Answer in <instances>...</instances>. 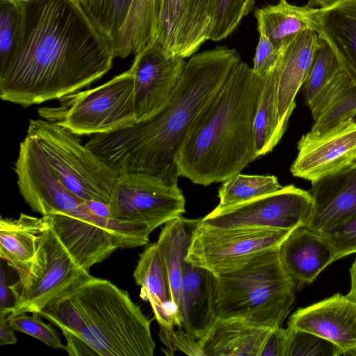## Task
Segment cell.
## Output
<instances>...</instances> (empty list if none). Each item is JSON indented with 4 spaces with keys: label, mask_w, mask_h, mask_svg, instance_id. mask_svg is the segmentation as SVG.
I'll return each mask as SVG.
<instances>
[{
    "label": "cell",
    "mask_w": 356,
    "mask_h": 356,
    "mask_svg": "<svg viewBox=\"0 0 356 356\" xmlns=\"http://www.w3.org/2000/svg\"><path fill=\"white\" fill-rule=\"evenodd\" d=\"M113 58L78 0H23L18 42L0 67V97L24 107L60 99L102 77Z\"/></svg>",
    "instance_id": "1"
},
{
    "label": "cell",
    "mask_w": 356,
    "mask_h": 356,
    "mask_svg": "<svg viewBox=\"0 0 356 356\" xmlns=\"http://www.w3.org/2000/svg\"><path fill=\"white\" fill-rule=\"evenodd\" d=\"M227 47L193 54L167 103L149 118L85 144L118 174L145 173L178 185L177 158L197 118L241 61Z\"/></svg>",
    "instance_id": "2"
},
{
    "label": "cell",
    "mask_w": 356,
    "mask_h": 356,
    "mask_svg": "<svg viewBox=\"0 0 356 356\" xmlns=\"http://www.w3.org/2000/svg\"><path fill=\"white\" fill-rule=\"evenodd\" d=\"M264 77L245 62L204 107L178 158L179 177L203 186L224 182L257 159L254 121Z\"/></svg>",
    "instance_id": "3"
},
{
    "label": "cell",
    "mask_w": 356,
    "mask_h": 356,
    "mask_svg": "<svg viewBox=\"0 0 356 356\" xmlns=\"http://www.w3.org/2000/svg\"><path fill=\"white\" fill-rule=\"evenodd\" d=\"M39 314L61 330L69 355H154L150 321L108 280L90 275Z\"/></svg>",
    "instance_id": "4"
},
{
    "label": "cell",
    "mask_w": 356,
    "mask_h": 356,
    "mask_svg": "<svg viewBox=\"0 0 356 356\" xmlns=\"http://www.w3.org/2000/svg\"><path fill=\"white\" fill-rule=\"evenodd\" d=\"M279 248L260 252L216 275L218 318L280 326L296 300L297 286L281 262Z\"/></svg>",
    "instance_id": "5"
},
{
    "label": "cell",
    "mask_w": 356,
    "mask_h": 356,
    "mask_svg": "<svg viewBox=\"0 0 356 356\" xmlns=\"http://www.w3.org/2000/svg\"><path fill=\"white\" fill-rule=\"evenodd\" d=\"M26 135L70 191L85 202L109 204L118 173L82 145L79 136L44 119H31Z\"/></svg>",
    "instance_id": "6"
},
{
    "label": "cell",
    "mask_w": 356,
    "mask_h": 356,
    "mask_svg": "<svg viewBox=\"0 0 356 356\" xmlns=\"http://www.w3.org/2000/svg\"><path fill=\"white\" fill-rule=\"evenodd\" d=\"M14 171L24 201L42 216L62 212L113 232L128 246L134 242L138 225L93 213L85 201L63 184L35 141L27 135L20 143Z\"/></svg>",
    "instance_id": "7"
},
{
    "label": "cell",
    "mask_w": 356,
    "mask_h": 356,
    "mask_svg": "<svg viewBox=\"0 0 356 356\" xmlns=\"http://www.w3.org/2000/svg\"><path fill=\"white\" fill-rule=\"evenodd\" d=\"M59 101L56 107L40 108L39 115L77 136L111 133L136 123L130 69L99 86L75 92Z\"/></svg>",
    "instance_id": "8"
},
{
    "label": "cell",
    "mask_w": 356,
    "mask_h": 356,
    "mask_svg": "<svg viewBox=\"0 0 356 356\" xmlns=\"http://www.w3.org/2000/svg\"><path fill=\"white\" fill-rule=\"evenodd\" d=\"M17 275L18 280L9 285L13 307L8 317L40 313L90 274L76 261L50 226L40 236L31 261Z\"/></svg>",
    "instance_id": "9"
},
{
    "label": "cell",
    "mask_w": 356,
    "mask_h": 356,
    "mask_svg": "<svg viewBox=\"0 0 356 356\" xmlns=\"http://www.w3.org/2000/svg\"><path fill=\"white\" fill-rule=\"evenodd\" d=\"M292 230L218 227L200 220L193 232L185 261L218 275L260 252L280 247Z\"/></svg>",
    "instance_id": "10"
},
{
    "label": "cell",
    "mask_w": 356,
    "mask_h": 356,
    "mask_svg": "<svg viewBox=\"0 0 356 356\" xmlns=\"http://www.w3.org/2000/svg\"><path fill=\"white\" fill-rule=\"evenodd\" d=\"M185 204L178 185L145 173L118 174L108 204L109 218L146 224L153 231L182 216Z\"/></svg>",
    "instance_id": "11"
},
{
    "label": "cell",
    "mask_w": 356,
    "mask_h": 356,
    "mask_svg": "<svg viewBox=\"0 0 356 356\" xmlns=\"http://www.w3.org/2000/svg\"><path fill=\"white\" fill-rule=\"evenodd\" d=\"M312 206L308 191L291 184L238 204L216 207L200 222L218 227L293 229L305 225Z\"/></svg>",
    "instance_id": "12"
},
{
    "label": "cell",
    "mask_w": 356,
    "mask_h": 356,
    "mask_svg": "<svg viewBox=\"0 0 356 356\" xmlns=\"http://www.w3.org/2000/svg\"><path fill=\"white\" fill-rule=\"evenodd\" d=\"M186 63L184 58L169 54L156 38L135 54L129 69L134 81L136 122L149 118L167 103Z\"/></svg>",
    "instance_id": "13"
},
{
    "label": "cell",
    "mask_w": 356,
    "mask_h": 356,
    "mask_svg": "<svg viewBox=\"0 0 356 356\" xmlns=\"http://www.w3.org/2000/svg\"><path fill=\"white\" fill-rule=\"evenodd\" d=\"M216 0H161L156 37L166 51L193 56L212 30Z\"/></svg>",
    "instance_id": "14"
},
{
    "label": "cell",
    "mask_w": 356,
    "mask_h": 356,
    "mask_svg": "<svg viewBox=\"0 0 356 356\" xmlns=\"http://www.w3.org/2000/svg\"><path fill=\"white\" fill-rule=\"evenodd\" d=\"M290 171L296 177L314 181L356 163V120L343 122L318 135L304 134Z\"/></svg>",
    "instance_id": "15"
},
{
    "label": "cell",
    "mask_w": 356,
    "mask_h": 356,
    "mask_svg": "<svg viewBox=\"0 0 356 356\" xmlns=\"http://www.w3.org/2000/svg\"><path fill=\"white\" fill-rule=\"evenodd\" d=\"M288 326L318 335L337 346L342 355L356 356V304L335 293L290 317Z\"/></svg>",
    "instance_id": "16"
},
{
    "label": "cell",
    "mask_w": 356,
    "mask_h": 356,
    "mask_svg": "<svg viewBox=\"0 0 356 356\" xmlns=\"http://www.w3.org/2000/svg\"><path fill=\"white\" fill-rule=\"evenodd\" d=\"M311 182L313 206L305 227L319 233L356 214V163Z\"/></svg>",
    "instance_id": "17"
},
{
    "label": "cell",
    "mask_w": 356,
    "mask_h": 356,
    "mask_svg": "<svg viewBox=\"0 0 356 356\" xmlns=\"http://www.w3.org/2000/svg\"><path fill=\"white\" fill-rule=\"evenodd\" d=\"M318 43V33L307 29L282 46L277 63V108L280 127L284 133L296 107V94L307 77Z\"/></svg>",
    "instance_id": "18"
},
{
    "label": "cell",
    "mask_w": 356,
    "mask_h": 356,
    "mask_svg": "<svg viewBox=\"0 0 356 356\" xmlns=\"http://www.w3.org/2000/svg\"><path fill=\"white\" fill-rule=\"evenodd\" d=\"M180 317L181 326L197 340L218 318L217 276L186 261L180 290Z\"/></svg>",
    "instance_id": "19"
},
{
    "label": "cell",
    "mask_w": 356,
    "mask_h": 356,
    "mask_svg": "<svg viewBox=\"0 0 356 356\" xmlns=\"http://www.w3.org/2000/svg\"><path fill=\"white\" fill-rule=\"evenodd\" d=\"M281 262L297 289L312 283L334 261L330 245L316 232L305 226L294 228L279 248Z\"/></svg>",
    "instance_id": "20"
},
{
    "label": "cell",
    "mask_w": 356,
    "mask_h": 356,
    "mask_svg": "<svg viewBox=\"0 0 356 356\" xmlns=\"http://www.w3.org/2000/svg\"><path fill=\"white\" fill-rule=\"evenodd\" d=\"M273 329L243 318H218L198 343L204 356H260Z\"/></svg>",
    "instance_id": "21"
},
{
    "label": "cell",
    "mask_w": 356,
    "mask_h": 356,
    "mask_svg": "<svg viewBox=\"0 0 356 356\" xmlns=\"http://www.w3.org/2000/svg\"><path fill=\"white\" fill-rule=\"evenodd\" d=\"M139 256L134 277L149 302L159 325L180 327L179 312L172 300L170 281L156 243L147 245Z\"/></svg>",
    "instance_id": "22"
},
{
    "label": "cell",
    "mask_w": 356,
    "mask_h": 356,
    "mask_svg": "<svg viewBox=\"0 0 356 356\" xmlns=\"http://www.w3.org/2000/svg\"><path fill=\"white\" fill-rule=\"evenodd\" d=\"M350 80L332 47L319 35L318 46L302 86L314 120Z\"/></svg>",
    "instance_id": "23"
},
{
    "label": "cell",
    "mask_w": 356,
    "mask_h": 356,
    "mask_svg": "<svg viewBox=\"0 0 356 356\" xmlns=\"http://www.w3.org/2000/svg\"><path fill=\"white\" fill-rule=\"evenodd\" d=\"M317 33L330 44L343 70L356 84V0L320 8Z\"/></svg>",
    "instance_id": "24"
},
{
    "label": "cell",
    "mask_w": 356,
    "mask_h": 356,
    "mask_svg": "<svg viewBox=\"0 0 356 356\" xmlns=\"http://www.w3.org/2000/svg\"><path fill=\"white\" fill-rule=\"evenodd\" d=\"M47 216L20 213L16 219L0 218V257L17 274L33 259L41 234L50 227Z\"/></svg>",
    "instance_id": "25"
},
{
    "label": "cell",
    "mask_w": 356,
    "mask_h": 356,
    "mask_svg": "<svg viewBox=\"0 0 356 356\" xmlns=\"http://www.w3.org/2000/svg\"><path fill=\"white\" fill-rule=\"evenodd\" d=\"M320 8L307 5L297 6L286 0L254 10L259 34L266 36L276 49H280L300 32L312 29L317 32Z\"/></svg>",
    "instance_id": "26"
},
{
    "label": "cell",
    "mask_w": 356,
    "mask_h": 356,
    "mask_svg": "<svg viewBox=\"0 0 356 356\" xmlns=\"http://www.w3.org/2000/svg\"><path fill=\"white\" fill-rule=\"evenodd\" d=\"M200 220L186 219L182 216L175 218L164 224L156 241L170 281L172 300L179 315L180 290L185 258L193 232Z\"/></svg>",
    "instance_id": "27"
},
{
    "label": "cell",
    "mask_w": 356,
    "mask_h": 356,
    "mask_svg": "<svg viewBox=\"0 0 356 356\" xmlns=\"http://www.w3.org/2000/svg\"><path fill=\"white\" fill-rule=\"evenodd\" d=\"M161 0H132L127 18L111 44L114 58L140 51L156 37Z\"/></svg>",
    "instance_id": "28"
},
{
    "label": "cell",
    "mask_w": 356,
    "mask_h": 356,
    "mask_svg": "<svg viewBox=\"0 0 356 356\" xmlns=\"http://www.w3.org/2000/svg\"><path fill=\"white\" fill-rule=\"evenodd\" d=\"M277 83V63L264 77L263 88L255 114L254 138L257 158L270 152L284 134L279 124Z\"/></svg>",
    "instance_id": "29"
},
{
    "label": "cell",
    "mask_w": 356,
    "mask_h": 356,
    "mask_svg": "<svg viewBox=\"0 0 356 356\" xmlns=\"http://www.w3.org/2000/svg\"><path fill=\"white\" fill-rule=\"evenodd\" d=\"M282 187L274 175L238 173L223 182L218 191L219 204L224 208L273 193Z\"/></svg>",
    "instance_id": "30"
},
{
    "label": "cell",
    "mask_w": 356,
    "mask_h": 356,
    "mask_svg": "<svg viewBox=\"0 0 356 356\" xmlns=\"http://www.w3.org/2000/svg\"><path fill=\"white\" fill-rule=\"evenodd\" d=\"M355 115L356 84L350 79L314 120L308 133L312 136L321 135L343 122L353 120Z\"/></svg>",
    "instance_id": "31"
},
{
    "label": "cell",
    "mask_w": 356,
    "mask_h": 356,
    "mask_svg": "<svg viewBox=\"0 0 356 356\" xmlns=\"http://www.w3.org/2000/svg\"><path fill=\"white\" fill-rule=\"evenodd\" d=\"M131 3L132 0H91L85 9L111 46L127 18Z\"/></svg>",
    "instance_id": "32"
},
{
    "label": "cell",
    "mask_w": 356,
    "mask_h": 356,
    "mask_svg": "<svg viewBox=\"0 0 356 356\" xmlns=\"http://www.w3.org/2000/svg\"><path fill=\"white\" fill-rule=\"evenodd\" d=\"M23 20V1L0 0V67L6 65L18 42Z\"/></svg>",
    "instance_id": "33"
},
{
    "label": "cell",
    "mask_w": 356,
    "mask_h": 356,
    "mask_svg": "<svg viewBox=\"0 0 356 356\" xmlns=\"http://www.w3.org/2000/svg\"><path fill=\"white\" fill-rule=\"evenodd\" d=\"M254 0H216L209 40L220 41L232 34L252 10Z\"/></svg>",
    "instance_id": "34"
},
{
    "label": "cell",
    "mask_w": 356,
    "mask_h": 356,
    "mask_svg": "<svg viewBox=\"0 0 356 356\" xmlns=\"http://www.w3.org/2000/svg\"><path fill=\"white\" fill-rule=\"evenodd\" d=\"M285 356H340L341 350L334 343L313 333L292 328L286 329Z\"/></svg>",
    "instance_id": "35"
},
{
    "label": "cell",
    "mask_w": 356,
    "mask_h": 356,
    "mask_svg": "<svg viewBox=\"0 0 356 356\" xmlns=\"http://www.w3.org/2000/svg\"><path fill=\"white\" fill-rule=\"evenodd\" d=\"M41 317L39 313H33L31 316L25 313L8 317V321L14 330L33 337L52 348L66 350V345L62 343L57 331Z\"/></svg>",
    "instance_id": "36"
},
{
    "label": "cell",
    "mask_w": 356,
    "mask_h": 356,
    "mask_svg": "<svg viewBox=\"0 0 356 356\" xmlns=\"http://www.w3.org/2000/svg\"><path fill=\"white\" fill-rule=\"evenodd\" d=\"M319 234L330 245L334 261L356 253V214Z\"/></svg>",
    "instance_id": "37"
},
{
    "label": "cell",
    "mask_w": 356,
    "mask_h": 356,
    "mask_svg": "<svg viewBox=\"0 0 356 356\" xmlns=\"http://www.w3.org/2000/svg\"><path fill=\"white\" fill-rule=\"evenodd\" d=\"M159 337L165 346L163 350L168 355L179 351L187 355L204 356L196 337L186 332L182 327H161Z\"/></svg>",
    "instance_id": "38"
},
{
    "label": "cell",
    "mask_w": 356,
    "mask_h": 356,
    "mask_svg": "<svg viewBox=\"0 0 356 356\" xmlns=\"http://www.w3.org/2000/svg\"><path fill=\"white\" fill-rule=\"evenodd\" d=\"M282 47L276 49L271 42L264 35L259 34V42L253 59V72L257 75L264 77L271 71L282 54Z\"/></svg>",
    "instance_id": "39"
},
{
    "label": "cell",
    "mask_w": 356,
    "mask_h": 356,
    "mask_svg": "<svg viewBox=\"0 0 356 356\" xmlns=\"http://www.w3.org/2000/svg\"><path fill=\"white\" fill-rule=\"evenodd\" d=\"M286 330L280 326L273 329L260 356H285Z\"/></svg>",
    "instance_id": "40"
},
{
    "label": "cell",
    "mask_w": 356,
    "mask_h": 356,
    "mask_svg": "<svg viewBox=\"0 0 356 356\" xmlns=\"http://www.w3.org/2000/svg\"><path fill=\"white\" fill-rule=\"evenodd\" d=\"M0 274V316L8 317L12 313L13 307L10 300L12 292L8 285L6 273L2 266Z\"/></svg>",
    "instance_id": "41"
},
{
    "label": "cell",
    "mask_w": 356,
    "mask_h": 356,
    "mask_svg": "<svg viewBox=\"0 0 356 356\" xmlns=\"http://www.w3.org/2000/svg\"><path fill=\"white\" fill-rule=\"evenodd\" d=\"M13 331L8 323V316H0V346L17 343V339Z\"/></svg>",
    "instance_id": "42"
},
{
    "label": "cell",
    "mask_w": 356,
    "mask_h": 356,
    "mask_svg": "<svg viewBox=\"0 0 356 356\" xmlns=\"http://www.w3.org/2000/svg\"><path fill=\"white\" fill-rule=\"evenodd\" d=\"M350 289L346 296L356 304V258L350 268Z\"/></svg>",
    "instance_id": "43"
},
{
    "label": "cell",
    "mask_w": 356,
    "mask_h": 356,
    "mask_svg": "<svg viewBox=\"0 0 356 356\" xmlns=\"http://www.w3.org/2000/svg\"><path fill=\"white\" fill-rule=\"evenodd\" d=\"M344 1L346 0H308L307 5L312 8L318 7L321 9H327Z\"/></svg>",
    "instance_id": "44"
},
{
    "label": "cell",
    "mask_w": 356,
    "mask_h": 356,
    "mask_svg": "<svg viewBox=\"0 0 356 356\" xmlns=\"http://www.w3.org/2000/svg\"><path fill=\"white\" fill-rule=\"evenodd\" d=\"M78 1L82 5L83 8L86 9L90 4V2L91 0H78Z\"/></svg>",
    "instance_id": "45"
},
{
    "label": "cell",
    "mask_w": 356,
    "mask_h": 356,
    "mask_svg": "<svg viewBox=\"0 0 356 356\" xmlns=\"http://www.w3.org/2000/svg\"><path fill=\"white\" fill-rule=\"evenodd\" d=\"M22 1H23V0H22Z\"/></svg>",
    "instance_id": "46"
}]
</instances>
